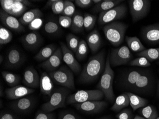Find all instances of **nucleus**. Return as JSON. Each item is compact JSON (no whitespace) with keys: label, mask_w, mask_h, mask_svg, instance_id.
Listing matches in <instances>:
<instances>
[{"label":"nucleus","mask_w":159,"mask_h":119,"mask_svg":"<svg viewBox=\"0 0 159 119\" xmlns=\"http://www.w3.org/2000/svg\"><path fill=\"white\" fill-rule=\"evenodd\" d=\"M126 41L127 43L128 48L129 50L135 53H140L146 48L141 43V41L137 37H125Z\"/></svg>","instance_id":"29"},{"label":"nucleus","mask_w":159,"mask_h":119,"mask_svg":"<svg viewBox=\"0 0 159 119\" xmlns=\"http://www.w3.org/2000/svg\"><path fill=\"white\" fill-rule=\"evenodd\" d=\"M23 55L16 49H11L6 55V64L9 68H16L21 65L23 62Z\"/></svg>","instance_id":"20"},{"label":"nucleus","mask_w":159,"mask_h":119,"mask_svg":"<svg viewBox=\"0 0 159 119\" xmlns=\"http://www.w3.org/2000/svg\"><path fill=\"white\" fill-rule=\"evenodd\" d=\"M31 4L27 0H15L10 15L16 17L23 16L27 10V6Z\"/></svg>","instance_id":"25"},{"label":"nucleus","mask_w":159,"mask_h":119,"mask_svg":"<svg viewBox=\"0 0 159 119\" xmlns=\"http://www.w3.org/2000/svg\"><path fill=\"white\" fill-rule=\"evenodd\" d=\"M104 50L92 56L85 65L79 76L80 82L88 84L95 81L105 69Z\"/></svg>","instance_id":"2"},{"label":"nucleus","mask_w":159,"mask_h":119,"mask_svg":"<svg viewBox=\"0 0 159 119\" xmlns=\"http://www.w3.org/2000/svg\"><path fill=\"white\" fill-rule=\"evenodd\" d=\"M59 23L62 27L68 28L71 27L72 24V19L67 16H60L59 17Z\"/></svg>","instance_id":"45"},{"label":"nucleus","mask_w":159,"mask_h":119,"mask_svg":"<svg viewBox=\"0 0 159 119\" xmlns=\"http://www.w3.org/2000/svg\"><path fill=\"white\" fill-rule=\"evenodd\" d=\"M126 6L125 4H119L113 8L100 13L98 23L100 25H103L113 22L114 21L122 18L126 14Z\"/></svg>","instance_id":"9"},{"label":"nucleus","mask_w":159,"mask_h":119,"mask_svg":"<svg viewBox=\"0 0 159 119\" xmlns=\"http://www.w3.org/2000/svg\"><path fill=\"white\" fill-rule=\"evenodd\" d=\"M3 60V57H2V55H0V63L1 64L2 62V60Z\"/></svg>","instance_id":"56"},{"label":"nucleus","mask_w":159,"mask_h":119,"mask_svg":"<svg viewBox=\"0 0 159 119\" xmlns=\"http://www.w3.org/2000/svg\"><path fill=\"white\" fill-rule=\"evenodd\" d=\"M76 109L90 114H96L102 112L107 106L104 101H91L74 104Z\"/></svg>","instance_id":"11"},{"label":"nucleus","mask_w":159,"mask_h":119,"mask_svg":"<svg viewBox=\"0 0 159 119\" xmlns=\"http://www.w3.org/2000/svg\"><path fill=\"white\" fill-rule=\"evenodd\" d=\"M74 72L66 66H62L59 68L48 73L53 82L69 90L75 88L74 81Z\"/></svg>","instance_id":"6"},{"label":"nucleus","mask_w":159,"mask_h":119,"mask_svg":"<svg viewBox=\"0 0 159 119\" xmlns=\"http://www.w3.org/2000/svg\"><path fill=\"white\" fill-rule=\"evenodd\" d=\"M56 47L53 44H49L42 48L35 56L34 59L39 61H45L49 59L56 50Z\"/></svg>","instance_id":"28"},{"label":"nucleus","mask_w":159,"mask_h":119,"mask_svg":"<svg viewBox=\"0 0 159 119\" xmlns=\"http://www.w3.org/2000/svg\"><path fill=\"white\" fill-rule=\"evenodd\" d=\"M127 29L126 24L113 21L104 25L103 31L105 37L111 45L118 47L124 42Z\"/></svg>","instance_id":"4"},{"label":"nucleus","mask_w":159,"mask_h":119,"mask_svg":"<svg viewBox=\"0 0 159 119\" xmlns=\"http://www.w3.org/2000/svg\"><path fill=\"white\" fill-rule=\"evenodd\" d=\"M97 17L89 13H85L84 16V27L86 31L92 30L96 24Z\"/></svg>","instance_id":"37"},{"label":"nucleus","mask_w":159,"mask_h":119,"mask_svg":"<svg viewBox=\"0 0 159 119\" xmlns=\"http://www.w3.org/2000/svg\"><path fill=\"white\" fill-rule=\"evenodd\" d=\"M34 119H55V115L52 112L39 111L36 113Z\"/></svg>","instance_id":"43"},{"label":"nucleus","mask_w":159,"mask_h":119,"mask_svg":"<svg viewBox=\"0 0 159 119\" xmlns=\"http://www.w3.org/2000/svg\"><path fill=\"white\" fill-rule=\"evenodd\" d=\"M70 93L69 89L66 88L61 87L55 89L49 101L41 106L42 111L52 112L56 109L66 107V102Z\"/></svg>","instance_id":"5"},{"label":"nucleus","mask_w":159,"mask_h":119,"mask_svg":"<svg viewBox=\"0 0 159 119\" xmlns=\"http://www.w3.org/2000/svg\"><path fill=\"white\" fill-rule=\"evenodd\" d=\"M92 0H76L75 3L78 7L84 8L90 7L93 3Z\"/></svg>","instance_id":"48"},{"label":"nucleus","mask_w":159,"mask_h":119,"mask_svg":"<svg viewBox=\"0 0 159 119\" xmlns=\"http://www.w3.org/2000/svg\"><path fill=\"white\" fill-rule=\"evenodd\" d=\"M0 119H19L16 115L8 112H2L0 114Z\"/></svg>","instance_id":"49"},{"label":"nucleus","mask_w":159,"mask_h":119,"mask_svg":"<svg viewBox=\"0 0 159 119\" xmlns=\"http://www.w3.org/2000/svg\"><path fill=\"white\" fill-rule=\"evenodd\" d=\"M63 60V54L61 48H57L54 53L47 60L40 64V66L46 71L52 72L56 70L60 66Z\"/></svg>","instance_id":"15"},{"label":"nucleus","mask_w":159,"mask_h":119,"mask_svg":"<svg viewBox=\"0 0 159 119\" xmlns=\"http://www.w3.org/2000/svg\"><path fill=\"white\" fill-rule=\"evenodd\" d=\"M118 119H134V115L131 110L129 109H125L119 112L116 116Z\"/></svg>","instance_id":"44"},{"label":"nucleus","mask_w":159,"mask_h":119,"mask_svg":"<svg viewBox=\"0 0 159 119\" xmlns=\"http://www.w3.org/2000/svg\"><path fill=\"white\" fill-rule=\"evenodd\" d=\"M12 34L8 29L1 25L0 27V44L4 45L9 43L12 39Z\"/></svg>","instance_id":"35"},{"label":"nucleus","mask_w":159,"mask_h":119,"mask_svg":"<svg viewBox=\"0 0 159 119\" xmlns=\"http://www.w3.org/2000/svg\"><path fill=\"white\" fill-rule=\"evenodd\" d=\"M15 0H1L0 3L2 10L8 14H11Z\"/></svg>","instance_id":"42"},{"label":"nucleus","mask_w":159,"mask_h":119,"mask_svg":"<svg viewBox=\"0 0 159 119\" xmlns=\"http://www.w3.org/2000/svg\"><path fill=\"white\" fill-rule=\"evenodd\" d=\"M139 57H144L150 62H153L159 59V48L146 49L137 53Z\"/></svg>","instance_id":"31"},{"label":"nucleus","mask_w":159,"mask_h":119,"mask_svg":"<svg viewBox=\"0 0 159 119\" xmlns=\"http://www.w3.org/2000/svg\"><path fill=\"white\" fill-rule=\"evenodd\" d=\"M110 63L112 67L127 64L132 60L133 55L126 46L112 49L109 55Z\"/></svg>","instance_id":"10"},{"label":"nucleus","mask_w":159,"mask_h":119,"mask_svg":"<svg viewBox=\"0 0 159 119\" xmlns=\"http://www.w3.org/2000/svg\"><path fill=\"white\" fill-rule=\"evenodd\" d=\"M53 80L46 72H43L40 77V88L43 94L51 96L54 90Z\"/></svg>","instance_id":"21"},{"label":"nucleus","mask_w":159,"mask_h":119,"mask_svg":"<svg viewBox=\"0 0 159 119\" xmlns=\"http://www.w3.org/2000/svg\"><path fill=\"white\" fill-rule=\"evenodd\" d=\"M35 92L34 89L25 86L17 85L6 89L5 91L6 97L10 100H16Z\"/></svg>","instance_id":"17"},{"label":"nucleus","mask_w":159,"mask_h":119,"mask_svg":"<svg viewBox=\"0 0 159 119\" xmlns=\"http://www.w3.org/2000/svg\"><path fill=\"white\" fill-rule=\"evenodd\" d=\"M67 47L73 53H76L81 40L75 35L69 34L66 37Z\"/></svg>","instance_id":"34"},{"label":"nucleus","mask_w":159,"mask_h":119,"mask_svg":"<svg viewBox=\"0 0 159 119\" xmlns=\"http://www.w3.org/2000/svg\"><path fill=\"white\" fill-rule=\"evenodd\" d=\"M98 119H111V117H110V116H103V117H101V118H99Z\"/></svg>","instance_id":"53"},{"label":"nucleus","mask_w":159,"mask_h":119,"mask_svg":"<svg viewBox=\"0 0 159 119\" xmlns=\"http://www.w3.org/2000/svg\"><path fill=\"white\" fill-rule=\"evenodd\" d=\"M157 94L159 96V81H158L157 83Z\"/></svg>","instance_id":"55"},{"label":"nucleus","mask_w":159,"mask_h":119,"mask_svg":"<svg viewBox=\"0 0 159 119\" xmlns=\"http://www.w3.org/2000/svg\"><path fill=\"white\" fill-rule=\"evenodd\" d=\"M129 64L132 66H138L141 67H147L151 65V62L144 57H139L134 59L130 62Z\"/></svg>","instance_id":"38"},{"label":"nucleus","mask_w":159,"mask_h":119,"mask_svg":"<svg viewBox=\"0 0 159 119\" xmlns=\"http://www.w3.org/2000/svg\"><path fill=\"white\" fill-rule=\"evenodd\" d=\"M134 119H146L144 117H142V116H139V115H136L134 117Z\"/></svg>","instance_id":"52"},{"label":"nucleus","mask_w":159,"mask_h":119,"mask_svg":"<svg viewBox=\"0 0 159 119\" xmlns=\"http://www.w3.org/2000/svg\"><path fill=\"white\" fill-rule=\"evenodd\" d=\"M43 16L42 11L39 9L35 8L31 10L25 12L20 18V24L23 26H28L32 21L37 18H40Z\"/></svg>","instance_id":"23"},{"label":"nucleus","mask_w":159,"mask_h":119,"mask_svg":"<svg viewBox=\"0 0 159 119\" xmlns=\"http://www.w3.org/2000/svg\"><path fill=\"white\" fill-rule=\"evenodd\" d=\"M139 112L146 119H156L158 117L157 110L152 105H147L143 107Z\"/></svg>","instance_id":"33"},{"label":"nucleus","mask_w":159,"mask_h":119,"mask_svg":"<svg viewBox=\"0 0 159 119\" xmlns=\"http://www.w3.org/2000/svg\"><path fill=\"white\" fill-rule=\"evenodd\" d=\"M71 29L75 33H80L84 32V17L79 12H76L74 14L72 19Z\"/></svg>","instance_id":"30"},{"label":"nucleus","mask_w":159,"mask_h":119,"mask_svg":"<svg viewBox=\"0 0 159 119\" xmlns=\"http://www.w3.org/2000/svg\"><path fill=\"white\" fill-rule=\"evenodd\" d=\"M44 30L47 34H55L59 31V26L55 21H49L44 25Z\"/></svg>","instance_id":"40"},{"label":"nucleus","mask_w":159,"mask_h":119,"mask_svg":"<svg viewBox=\"0 0 159 119\" xmlns=\"http://www.w3.org/2000/svg\"><path fill=\"white\" fill-rule=\"evenodd\" d=\"M87 43L93 53H95L100 49L102 44V38L97 30L89 33L86 38Z\"/></svg>","instance_id":"22"},{"label":"nucleus","mask_w":159,"mask_h":119,"mask_svg":"<svg viewBox=\"0 0 159 119\" xmlns=\"http://www.w3.org/2000/svg\"><path fill=\"white\" fill-rule=\"evenodd\" d=\"M56 0H49L46 3V5H45V8L46 9L48 8L49 7H51L53 5V3H54Z\"/></svg>","instance_id":"50"},{"label":"nucleus","mask_w":159,"mask_h":119,"mask_svg":"<svg viewBox=\"0 0 159 119\" xmlns=\"http://www.w3.org/2000/svg\"><path fill=\"white\" fill-rule=\"evenodd\" d=\"M35 105V101L31 97H24L16 100L11 103V108L20 114H26L32 111Z\"/></svg>","instance_id":"12"},{"label":"nucleus","mask_w":159,"mask_h":119,"mask_svg":"<svg viewBox=\"0 0 159 119\" xmlns=\"http://www.w3.org/2000/svg\"><path fill=\"white\" fill-rule=\"evenodd\" d=\"M43 24V21L41 18H37L34 20V21H32V23L29 25V28L33 31H36L37 30H39Z\"/></svg>","instance_id":"47"},{"label":"nucleus","mask_w":159,"mask_h":119,"mask_svg":"<svg viewBox=\"0 0 159 119\" xmlns=\"http://www.w3.org/2000/svg\"><path fill=\"white\" fill-rule=\"evenodd\" d=\"M123 1L121 0H105L94 6L92 11L94 12H101L107 11L119 5Z\"/></svg>","instance_id":"24"},{"label":"nucleus","mask_w":159,"mask_h":119,"mask_svg":"<svg viewBox=\"0 0 159 119\" xmlns=\"http://www.w3.org/2000/svg\"><path fill=\"white\" fill-rule=\"evenodd\" d=\"M60 45L63 54V61L74 73L78 74L81 71L82 68L81 65L75 57L73 52L63 43H61Z\"/></svg>","instance_id":"13"},{"label":"nucleus","mask_w":159,"mask_h":119,"mask_svg":"<svg viewBox=\"0 0 159 119\" xmlns=\"http://www.w3.org/2000/svg\"><path fill=\"white\" fill-rule=\"evenodd\" d=\"M0 20L2 25L8 29L18 33L25 31L24 26L20 24L19 20L2 9L0 11Z\"/></svg>","instance_id":"14"},{"label":"nucleus","mask_w":159,"mask_h":119,"mask_svg":"<svg viewBox=\"0 0 159 119\" xmlns=\"http://www.w3.org/2000/svg\"><path fill=\"white\" fill-rule=\"evenodd\" d=\"M156 119H159V117H158Z\"/></svg>","instance_id":"57"},{"label":"nucleus","mask_w":159,"mask_h":119,"mask_svg":"<svg viewBox=\"0 0 159 119\" xmlns=\"http://www.w3.org/2000/svg\"><path fill=\"white\" fill-rule=\"evenodd\" d=\"M102 1V0H93V2L96 5V4H99Z\"/></svg>","instance_id":"51"},{"label":"nucleus","mask_w":159,"mask_h":119,"mask_svg":"<svg viewBox=\"0 0 159 119\" xmlns=\"http://www.w3.org/2000/svg\"><path fill=\"white\" fill-rule=\"evenodd\" d=\"M129 11L134 22L145 17L149 13L151 1L148 0H129L128 1Z\"/></svg>","instance_id":"8"},{"label":"nucleus","mask_w":159,"mask_h":119,"mask_svg":"<svg viewBox=\"0 0 159 119\" xmlns=\"http://www.w3.org/2000/svg\"><path fill=\"white\" fill-rule=\"evenodd\" d=\"M154 83L152 71L141 69L129 71L121 80V85L125 89L141 94L151 93Z\"/></svg>","instance_id":"1"},{"label":"nucleus","mask_w":159,"mask_h":119,"mask_svg":"<svg viewBox=\"0 0 159 119\" xmlns=\"http://www.w3.org/2000/svg\"><path fill=\"white\" fill-rule=\"evenodd\" d=\"M75 7L74 3L70 1H64V7L62 14L67 16H73L75 14Z\"/></svg>","instance_id":"39"},{"label":"nucleus","mask_w":159,"mask_h":119,"mask_svg":"<svg viewBox=\"0 0 159 119\" xmlns=\"http://www.w3.org/2000/svg\"><path fill=\"white\" fill-rule=\"evenodd\" d=\"M129 105V98L128 95L125 93L120 95L116 98L115 102L111 109L115 112H119Z\"/></svg>","instance_id":"27"},{"label":"nucleus","mask_w":159,"mask_h":119,"mask_svg":"<svg viewBox=\"0 0 159 119\" xmlns=\"http://www.w3.org/2000/svg\"><path fill=\"white\" fill-rule=\"evenodd\" d=\"M114 73L110 63L109 55L106 59L105 69L101 77L97 88L103 93L104 97L108 101L112 103L115 96L113 90V82Z\"/></svg>","instance_id":"3"},{"label":"nucleus","mask_w":159,"mask_h":119,"mask_svg":"<svg viewBox=\"0 0 159 119\" xmlns=\"http://www.w3.org/2000/svg\"><path fill=\"white\" fill-rule=\"evenodd\" d=\"M125 93L128 96L129 105H131L134 111L145 107L148 103V100L134 93L131 92H126Z\"/></svg>","instance_id":"26"},{"label":"nucleus","mask_w":159,"mask_h":119,"mask_svg":"<svg viewBox=\"0 0 159 119\" xmlns=\"http://www.w3.org/2000/svg\"><path fill=\"white\" fill-rule=\"evenodd\" d=\"M58 119H82L74 112L64 111L60 113Z\"/></svg>","instance_id":"46"},{"label":"nucleus","mask_w":159,"mask_h":119,"mask_svg":"<svg viewBox=\"0 0 159 119\" xmlns=\"http://www.w3.org/2000/svg\"><path fill=\"white\" fill-rule=\"evenodd\" d=\"M104 96L103 93L99 89L80 90L69 95L66 103L67 104H75L87 101H101Z\"/></svg>","instance_id":"7"},{"label":"nucleus","mask_w":159,"mask_h":119,"mask_svg":"<svg viewBox=\"0 0 159 119\" xmlns=\"http://www.w3.org/2000/svg\"><path fill=\"white\" fill-rule=\"evenodd\" d=\"M88 46L85 40H81L77 50L76 52V57L79 60H82L86 57L88 53Z\"/></svg>","instance_id":"36"},{"label":"nucleus","mask_w":159,"mask_h":119,"mask_svg":"<svg viewBox=\"0 0 159 119\" xmlns=\"http://www.w3.org/2000/svg\"><path fill=\"white\" fill-rule=\"evenodd\" d=\"M43 41L41 36L36 32L28 33L21 39V42L24 46L30 50H34L38 48L41 45Z\"/></svg>","instance_id":"19"},{"label":"nucleus","mask_w":159,"mask_h":119,"mask_svg":"<svg viewBox=\"0 0 159 119\" xmlns=\"http://www.w3.org/2000/svg\"><path fill=\"white\" fill-rule=\"evenodd\" d=\"M40 81L39 74L34 67H29L25 70L23 77V83L25 86L37 88L40 87Z\"/></svg>","instance_id":"18"},{"label":"nucleus","mask_w":159,"mask_h":119,"mask_svg":"<svg viewBox=\"0 0 159 119\" xmlns=\"http://www.w3.org/2000/svg\"><path fill=\"white\" fill-rule=\"evenodd\" d=\"M64 7V1L56 0L52 6V10L54 14H62Z\"/></svg>","instance_id":"41"},{"label":"nucleus","mask_w":159,"mask_h":119,"mask_svg":"<svg viewBox=\"0 0 159 119\" xmlns=\"http://www.w3.org/2000/svg\"></svg>","instance_id":"58"},{"label":"nucleus","mask_w":159,"mask_h":119,"mask_svg":"<svg viewBox=\"0 0 159 119\" xmlns=\"http://www.w3.org/2000/svg\"><path fill=\"white\" fill-rule=\"evenodd\" d=\"M141 35L143 39L149 43H159V24L144 27L141 31Z\"/></svg>","instance_id":"16"},{"label":"nucleus","mask_w":159,"mask_h":119,"mask_svg":"<svg viewBox=\"0 0 159 119\" xmlns=\"http://www.w3.org/2000/svg\"><path fill=\"white\" fill-rule=\"evenodd\" d=\"M2 75L5 82L11 87L17 86L20 81L19 76L15 73L7 71H2Z\"/></svg>","instance_id":"32"},{"label":"nucleus","mask_w":159,"mask_h":119,"mask_svg":"<svg viewBox=\"0 0 159 119\" xmlns=\"http://www.w3.org/2000/svg\"><path fill=\"white\" fill-rule=\"evenodd\" d=\"M1 89H0V96H1V97H2L3 96V93L2 92V86L1 85Z\"/></svg>","instance_id":"54"}]
</instances>
